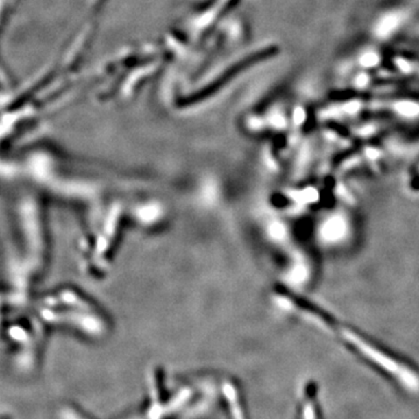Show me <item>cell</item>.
Returning a JSON list of instances; mask_svg holds the SVG:
<instances>
[{
    "instance_id": "6da1fadb",
    "label": "cell",
    "mask_w": 419,
    "mask_h": 419,
    "mask_svg": "<svg viewBox=\"0 0 419 419\" xmlns=\"http://www.w3.org/2000/svg\"><path fill=\"white\" fill-rule=\"evenodd\" d=\"M73 61L69 50L0 98V153L23 143L61 106Z\"/></svg>"
},
{
    "instance_id": "7a4b0ae2",
    "label": "cell",
    "mask_w": 419,
    "mask_h": 419,
    "mask_svg": "<svg viewBox=\"0 0 419 419\" xmlns=\"http://www.w3.org/2000/svg\"><path fill=\"white\" fill-rule=\"evenodd\" d=\"M25 0H0V98L12 88L11 78L3 60V43L10 23Z\"/></svg>"
}]
</instances>
